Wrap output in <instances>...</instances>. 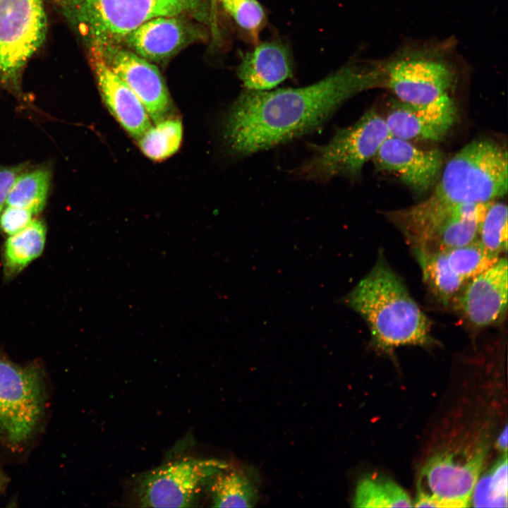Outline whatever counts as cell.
Listing matches in <instances>:
<instances>
[{"mask_svg": "<svg viewBox=\"0 0 508 508\" xmlns=\"http://www.w3.org/2000/svg\"><path fill=\"white\" fill-rule=\"evenodd\" d=\"M379 85L378 61L354 59L306 87L246 89L224 117V145L245 157L299 138L320 127L351 97Z\"/></svg>", "mask_w": 508, "mask_h": 508, "instance_id": "cell-1", "label": "cell"}, {"mask_svg": "<svg viewBox=\"0 0 508 508\" xmlns=\"http://www.w3.org/2000/svg\"><path fill=\"white\" fill-rule=\"evenodd\" d=\"M442 170L426 199L387 214L413 250L421 249L456 207L490 202L507 192V151L495 141L470 142Z\"/></svg>", "mask_w": 508, "mask_h": 508, "instance_id": "cell-2", "label": "cell"}, {"mask_svg": "<svg viewBox=\"0 0 508 508\" xmlns=\"http://www.w3.org/2000/svg\"><path fill=\"white\" fill-rule=\"evenodd\" d=\"M345 302L365 320L374 344L382 350L432 341L427 316L381 254Z\"/></svg>", "mask_w": 508, "mask_h": 508, "instance_id": "cell-3", "label": "cell"}, {"mask_svg": "<svg viewBox=\"0 0 508 508\" xmlns=\"http://www.w3.org/2000/svg\"><path fill=\"white\" fill-rule=\"evenodd\" d=\"M378 61L380 87L402 102L427 106L452 97L463 59L445 40L408 42Z\"/></svg>", "mask_w": 508, "mask_h": 508, "instance_id": "cell-4", "label": "cell"}, {"mask_svg": "<svg viewBox=\"0 0 508 508\" xmlns=\"http://www.w3.org/2000/svg\"><path fill=\"white\" fill-rule=\"evenodd\" d=\"M90 49L120 44L153 18L206 13L203 0H50Z\"/></svg>", "mask_w": 508, "mask_h": 508, "instance_id": "cell-5", "label": "cell"}, {"mask_svg": "<svg viewBox=\"0 0 508 508\" xmlns=\"http://www.w3.org/2000/svg\"><path fill=\"white\" fill-rule=\"evenodd\" d=\"M389 136L385 118L372 108L355 123L337 130L327 144L313 147V155L296 169V174L316 181H327L337 176L355 179Z\"/></svg>", "mask_w": 508, "mask_h": 508, "instance_id": "cell-6", "label": "cell"}, {"mask_svg": "<svg viewBox=\"0 0 508 508\" xmlns=\"http://www.w3.org/2000/svg\"><path fill=\"white\" fill-rule=\"evenodd\" d=\"M38 362L18 365L0 349V438L11 446L26 442L44 418L46 385Z\"/></svg>", "mask_w": 508, "mask_h": 508, "instance_id": "cell-7", "label": "cell"}, {"mask_svg": "<svg viewBox=\"0 0 508 508\" xmlns=\"http://www.w3.org/2000/svg\"><path fill=\"white\" fill-rule=\"evenodd\" d=\"M46 32L43 0H0V84L17 87Z\"/></svg>", "mask_w": 508, "mask_h": 508, "instance_id": "cell-8", "label": "cell"}, {"mask_svg": "<svg viewBox=\"0 0 508 508\" xmlns=\"http://www.w3.org/2000/svg\"><path fill=\"white\" fill-rule=\"evenodd\" d=\"M227 464L213 459L184 458L167 463L144 475L137 495L143 507H190L203 484Z\"/></svg>", "mask_w": 508, "mask_h": 508, "instance_id": "cell-9", "label": "cell"}, {"mask_svg": "<svg viewBox=\"0 0 508 508\" xmlns=\"http://www.w3.org/2000/svg\"><path fill=\"white\" fill-rule=\"evenodd\" d=\"M483 445L458 447L433 455L423 466L420 480L442 507H467L485 459Z\"/></svg>", "mask_w": 508, "mask_h": 508, "instance_id": "cell-10", "label": "cell"}, {"mask_svg": "<svg viewBox=\"0 0 508 508\" xmlns=\"http://www.w3.org/2000/svg\"><path fill=\"white\" fill-rule=\"evenodd\" d=\"M98 49L111 69L129 87L154 123L164 119L169 97L162 75L152 64L120 44Z\"/></svg>", "mask_w": 508, "mask_h": 508, "instance_id": "cell-11", "label": "cell"}, {"mask_svg": "<svg viewBox=\"0 0 508 508\" xmlns=\"http://www.w3.org/2000/svg\"><path fill=\"white\" fill-rule=\"evenodd\" d=\"M507 260L500 258L488 270L469 280L454 298L464 320L473 327L497 323L507 308Z\"/></svg>", "mask_w": 508, "mask_h": 508, "instance_id": "cell-12", "label": "cell"}, {"mask_svg": "<svg viewBox=\"0 0 508 508\" xmlns=\"http://www.w3.org/2000/svg\"><path fill=\"white\" fill-rule=\"evenodd\" d=\"M378 170L391 173L414 192L428 190L443 168V155L437 149L423 150L409 140L389 136L373 158Z\"/></svg>", "mask_w": 508, "mask_h": 508, "instance_id": "cell-13", "label": "cell"}, {"mask_svg": "<svg viewBox=\"0 0 508 508\" xmlns=\"http://www.w3.org/2000/svg\"><path fill=\"white\" fill-rule=\"evenodd\" d=\"M456 116L451 97L427 106L393 101L385 120L392 136L406 140L440 141L454 123Z\"/></svg>", "mask_w": 508, "mask_h": 508, "instance_id": "cell-14", "label": "cell"}, {"mask_svg": "<svg viewBox=\"0 0 508 508\" xmlns=\"http://www.w3.org/2000/svg\"><path fill=\"white\" fill-rule=\"evenodd\" d=\"M91 62L103 101L123 128L138 139L151 126L144 106L129 87L111 69L102 53L90 49Z\"/></svg>", "mask_w": 508, "mask_h": 508, "instance_id": "cell-15", "label": "cell"}, {"mask_svg": "<svg viewBox=\"0 0 508 508\" xmlns=\"http://www.w3.org/2000/svg\"><path fill=\"white\" fill-rule=\"evenodd\" d=\"M289 47L279 40L260 43L243 57L237 75L246 89L269 90L293 75Z\"/></svg>", "mask_w": 508, "mask_h": 508, "instance_id": "cell-16", "label": "cell"}, {"mask_svg": "<svg viewBox=\"0 0 508 508\" xmlns=\"http://www.w3.org/2000/svg\"><path fill=\"white\" fill-rule=\"evenodd\" d=\"M159 16L131 31L122 42L148 61L158 62L173 56L186 44L190 32L179 18Z\"/></svg>", "mask_w": 508, "mask_h": 508, "instance_id": "cell-17", "label": "cell"}, {"mask_svg": "<svg viewBox=\"0 0 508 508\" xmlns=\"http://www.w3.org/2000/svg\"><path fill=\"white\" fill-rule=\"evenodd\" d=\"M46 226L40 219L32 220L22 231L11 235L4 248V272L11 278L22 271L43 251Z\"/></svg>", "mask_w": 508, "mask_h": 508, "instance_id": "cell-18", "label": "cell"}, {"mask_svg": "<svg viewBox=\"0 0 508 508\" xmlns=\"http://www.w3.org/2000/svg\"><path fill=\"white\" fill-rule=\"evenodd\" d=\"M356 507H411L408 493L389 478L372 475L357 484L353 498Z\"/></svg>", "mask_w": 508, "mask_h": 508, "instance_id": "cell-19", "label": "cell"}, {"mask_svg": "<svg viewBox=\"0 0 508 508\" xmlns=\"http://www.w3.org/2000/svg\"><path fill=\"white\" fill-rule=\"evenodd\" d=\"M430 291L444 304L449 303L466 284L450 267L445 251L416 255Z\"/></svg>", "mask_w": 508, "mask_h": 508, "instance_id": "cell-20", "label": "cell"}, {"mask_svg": "<svg viewBox=\"0 0 508 508\" xmlns=\"http://www.w3.org/2000/svg\"><path fill=\"white\" fill-rule=\"evenodd\" d=\"M50 170L45 167L24 170L13 183L6 200V205L21 207L32 214L44 207L51 184Z\"/></svg>", "mask_w": 508, "mask_h": 508, "instance_id": "cell-21", "label": "cell"}, {"mask_svg": "<svg viewBox=\"0 0 508 508\" xmlns=\"http://www.w3.org/2000/svg\"><path fill=\"white\" fill-rule=\"evenodd\" d=\"M182 138V125L178 119H162L150 126L138 139L142 152L149 158L164 159L179 149Z\"/></svg>", "mask_w": 508, "mask_h": 508, "instance_id": "cell-22", "label": "cell"}, {"mask_svg": "<svg viewBox=\"0 0 508 508\" xmlns=\"http://www.w3.org/2000/svg\"><path fill=\"white\" fill-rule=\"evenodd\" d=\"M507 456L504 452L486 473L478 478L471 502L476 507H507Z\"/></svg>", "mask_w": 508, "mask_h": 508, "instance_id": "cell-23", "label": "cell"}, {"mask_svg": "<svg viewBox=\"0 0 508 508\" xmlns=\"http://www.w3.org/2000/svg\"><path fill=\"white\" fill-rule=\"evenodd\" d=\"M445 251L452 270L466 283L492 266L500 258L488 253L478 238Z\"/></svg>", "mask_w": 508, "mask_h": 508, "instance_id": "cell-24", "label": "cell"}, {"mask_svg": "<svg viewBox=\"0 0 508 508\" xmlns=\"http://www.w3.org/2000/svg\"><path fill=\"white\" fill-rule=\"evenodd\" d=\"M212 507H250L255 499L248 480L235 472L218 475L211 488Z\"/></svg>", "mask_w": 508, "mask_h": 508, "instance_id": "cell-25", "label": "cell"}, {"mask_svg": "<svg viewBox=\"0 0 508 508\" xmlns=\"http://www.w3.org/2000/svg\"><path fill=\"white\" fill-rule=\"evenodd\" d=\"M478 240L490 254L500 257L507 248V207L492 202L480 222Z\"/></svg>", "mask_w": 508, "mask_h": 508, "instance_id": "cell-26", "label": "cell"}, {"mask_svg": "<svg viewBox=\"0 0 508 508\" xmlns=\"http://www.w3.org/2000/svg\"><path fill=\"white\" fill-rule=\"evenodd\" d=\"M224 11L254 40L265 22V14L257 0H219Z\"/></svg>", "mask_w": 508, "mask_h": 508, "instance_id": "cell-27", "label": "cell"}, {"mask_svg": "<svg viewBox=\"0 0 508 508\" xmlns=\"http://www.w3.org/2000/svg\"><path fill=\"white\" fill-rule=\"evenodd\" d=\"M32 213L24 208L6 205L0 214V228L6 234L13 235L28 226Z\"/></svg>", "mask_w": 508, "mask_h": 508, "instance_id": "cell-28", "label": "cell"}, {"mask_svg": "<svg viewBox=\"0 0 508 508\" xmlns=\"http://www.w3.org/2000/svg\"><path fill=\"white\" fill-rule=\"evenodd\" d=\"M24 170L23 165L0 166V214L6 204L7 197L13 183Z\"/></svg>", "mask_w": 508, "mask_h": 508, "instance_id": "cell-29", "label": "cell"}, {"mask_svg": "<svg viewBox=\"0 0 508 508\" xmlns=\"http://www.w3.org/2000/svg\"><path fill=\"white\" fill-rule=\"evenodd\" d=\"M497 446L498 449L504 452H507V428H504V431L500 435L497 441Z\"/></svg>", "mask_w": 508, "mask_h": 508, "instance_id": "cell-30", "label": "cell"}, {"mask_svg": "<svg viewBox=\"0 0 508 508\" xmlns=\"http://www.w3.org/2000/svg\"><path fill=\"white\" fill-rule=\"evenodd\" d=\"M7 482L8 478L0 466V495L4 491Z\"/></svg>", "mask_w": 508, "mask_h": 508, "instance_id": "cell-31", "label": "cell"}]
</instances>
